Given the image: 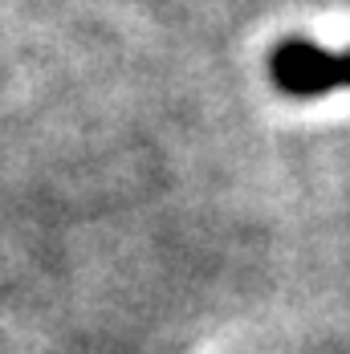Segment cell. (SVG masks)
<instances>
[{
    "mask_svg": "<svg viewBox=\"0 0 350 354\" xmlns=\"http://www.w3.org/2000/svg\"><path fill=\"white\" fill-rule=\"evenodd\" d=\"M342 77H347V86H350V49L342 53Z\"/></svg>",
    "mask_w": 350,
    "mask_h": 354,
    "instance_id": "7a4b0ae2",
    "label": "cell"
},
{
    "mask_svg": "<svg viewBox=\"0 0 350 354\" xmlns=\"http://www.w3.org/2000/svg\"><path fill=\"white\" fill-rule=\"evenodd\" d=\"M269 73L289 98H322L338 86H347L342 77V53L322 49L314 41H281L269 57Z\"/></svg>",
    "mask_w": 350,
    "mask_h": 354,
    "instance_id": "6da1fadb",
    "label": "cell"
}]
</instances>
